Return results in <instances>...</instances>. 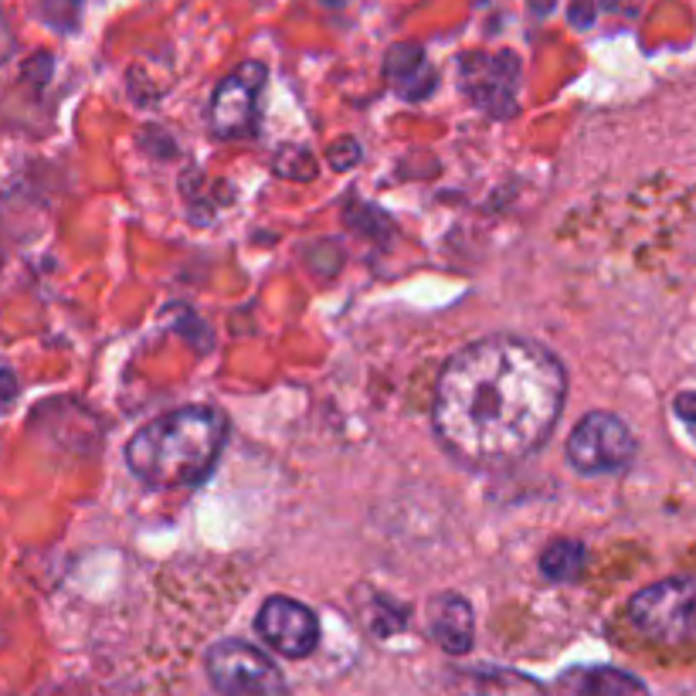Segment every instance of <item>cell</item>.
<instances>
[{
	"instance_id": "7a4b0ae2",
	"label": "cell",
	"mask_w": 696,
	"mask_h": 696,
	"mask_svg": "<svg viewBox=\"0 0 696 696\" xmlns=\"http://www.w3.org/2000/svg\"><path fill=\"white\" fill-rule=\"evenodd\" d=\"M225 438L228 421L218 408H177L130 438L126 466L150 486H197L214 469Z\"/></svg>"
},
{
	"instance_id": "5b68a950",
	"label": "cell",
	"mask_w": 696,
	"mask_h": 696,
	"mask_svg": "<svg viewBox=\"0 0 696 696\" xmlns=\"http://www.w3.org/2000/svg\"><path fill=\"white\" fill-rule=\"evenodd\" d=\"M635 438L622 418L612 411H591L574 425L567 438V459L584 476H601V472H618L632 462Z\"/></svg>"
},
{
	"instance_id": "3957f363",
	"label": "cell",
	"mask_w": 696,
	"mask_h": 696,
	"mask_svg": "<svg viewBox=\"0 0 696 696\" xmlns=\"http://www.w3.org/2000/svg\"><path fill=\"white\" fill-rule=\"evenodd\" d=\"M629 622L659 646H680L696 635V581L669 578L629 601Z\"/></svg>"
},
{
	"instance_id": "277c9868",
	"label": "cell",
	"mask_w": 696,
	"mask_h": 696,
	"mask_svg": "<svg viewBox=\"0 0 696 696\" xmlns=\"http://www.w3.org/2000/svg\"><path fill=\"white\" fill-rule=\"evenodd\" d=\"M204 666H208L211 686L221 696H289L279 666L242 639H221L218 646H211Z\"/></svg>"
},
{
	"instance_id": "ba28073f",
	"label": "cell",
	"mask_w": 696,
	"mask_h": 696,
	"mask_svg": "<svg viewBox=\"0 0 696 696\" xmlns=\"http://www.w3.org/2000/svg\"><path fill=\"white\" fill-rule=\"evenodd\" d=\"M255 629L279 656L306 659L309 652L320 646V622L309 612L303 601L292 598H269L255 615Z\"/></svg>"
},
{
	"instance_id": "8fae6325",
	"label": "cell",
	"mask_w": 696,
	"mask_h": 696,
	"mask_svg": "<svg viewBox=\"0 0 696 696\" xmlns=\"http://www.w3.org/2000/svg\"><path fill=\"white\" fill-rule=\"evenodd\" d=\"M384 75H388L391 89L408 102L428 99L438 85L435 68L428 65L425 51L418 45H394L384 58Z\"/></svg>"
},
{
	"instance_id": "7c38bea8",
	"label": "cell",
	"mask_w": 696,
	"mask_h": 696,
	"mask_svg": "<svg viewBox=\"0 0 696 696\" xmlns=\"http://www.w3.org/2000/svg\"><path fill=\"white\" fill-rule=\"evenodd\" d=\"M581 696H649L646 683L639 676L625 673V669L615 666H595L581 676L578 686Z\"/></svg>"
},
{
	"instance_id": "d6986e66",
	"label": "cell",
	"mask_w": 696,
	"mask_h": 696,
	"mask_svg": "<svg viewBox=\"0 0 696 696\" xmlns=\"http://www.w3.org/2000/svg\"><path fill=\"white\" fill-rule=\"evenodd\" d=\"M527 7L534 11L537 17H544V14H551L554 7H557V0H527Z\"/></svg>"
},
{
	"instance_id": "52a82bcc",
	"label": "cell",
	"mask_w": 696,
	"mask_h": 696,
	"mask_svg": "<svg viewBox=\"0 0 696 696\" xmlns=\"http://www.w3.org/2000/svg\"><path fill=\"white\" fill-rule=\"evenodd\" d=\"M265 65L262 62H245L218 85L208 109L211 133L221 140H235V136H248L255 130V116H259V96L265 89Z\"/></svg>"
},
{
	"instance_id": "4fadbf2b",
	"label": "cell",
	"mask_w": 696,
	"mask_h": 696,
	"mask_svg": "<svg viewBox=\"0 0 696 696\" xmlns=\"http://www.w3.org/2000/svg\"><path fill=\"white\" fill-rule=\"evenodd\" d=\"M581 567H584V544H578V540H554V544L540 554V571L554 581L578 578Z\"/></svg>"
},
{
	"instance_id": "8992f818",
	"label": "cell",
	"mask_w": 696,
	"mask_h": 696,
	"mask_svg": "<svg viewBox=\"0 0 696 696\" xmlns=\"http://www.w3.org/2000/svg\"><path fill=\"white\" fill-rule=\"evenodd\" d=\"M462 89L469 92L479 109L489 116L506 119L517 113V89H520V62L510 51H469L459 58Z\"/></svg>"
},
{
	"instance_id": "5bb4252c",
	"label": "cell",
	"mask_w": 696,
	"mask_h": 696,
	"mask_svg": "<svg viewBox=\"0 0 696 696\" xmlns=\"http://www.w3.org/2000/svg\"><path fill=\"white\" fill-rule=\"evenodd\" d=\"M41 14L55 31H75L79 28L82 0H41Z\"/></svg>"
},
{
	"instance_id": "e0dca14e",
	"label": "cell",
	"mask_w": 696,
	"mask_h": 696,
	"mask_svg": "<svg viewBox=\"0 0 696 696\" xmlns=\"http://www.w3.org/2000/svg\"><path fill=\"white\" fill-rule=\"evenodd\" d=\"M676 415L696 432V394H680V398H676Z\"/></svg>"
},
{
	"instance_id": "9c48e42d",
	"label": "cell",
	"mask_w": 696,
	"mask_h": 696,
	"mask_svg": "<svg viewBox=\"0 0 696 696\" xmlns=\"http://www.w3.org/2000/svg\"><path fill=\"white\" fill-rule=\"evenodd\" d=\"M428 635L442 646L449 656H462L472 649L476 639V622H472V608L462 595L442 591L428 601Z\"/></svg>"
},
{
	"instance_id": "ac0fdd59",
	"label": "cell",
	"mask_w": 696,
	"mask_h": 696,
	"mask_svg": "<svg viewBox=\"0 0 696 696\" xmlns=\"http://www.w3.org/2000/svg\"><path fill=\"white\" fill-rule=\"evenodd\" d=\"M639 4L642 0H605L608 11H622V14H635L639 11Z\"/></svg>"
},
{
	"instance_id": "30bf717a",
	"label": "cell",
	"mask_w": 696,
	"mask_h": 696,
	"mask_svg": "<svg viewBox=\"0 0 696 696\" xmlns=\"http://www.w3.org/2000/svg\"><path fill=\"white\" fill-rule=\"evenodd\" d=\"M449 683L459 696H547V690L537 680L517 673V669H500V666L455 669Z\"/></svg>"
},
{
	"instance_id": "ffe728a7",
	"label": "cell",
	"mask_w": 696,
	"mask_h": 696,
	"mask_svg": "<svg viewBox=\"0 0 696 696\" xmlns=\"http://www.w3.org/2000/svg\"><path fill=\"white\" fill-rule=\"evenodd\" d=\"M320 4H323V7H343L347 0H320Z\"/></svg>"
},
{
	"instance_id": "2e32d148",
	"label": "cell",
	"mask_w": 696,
	"mask_h": 696,
	"mask_svg": "<svg viewBox=\"0 0 696 696\" xmlns=\"http://www.w3.org/2000/svg\"><path fill=\"white\" fill-rule=\"evenodd\" d=\"M571 24L574 28H588L595 21V0H571Z\"/></svg>"
},
{
	"instance_id": "6da1fadb",
	"label": "cell",
	"mask_w": 696,
	"mask_h": 696,
	"mask_svg": "<svg viewBox=\"0 0 696 696\" xmlns=\"http://www.w3.org/2000/svg\"><path fill=\"white\" fill-rule=\"evenodd\" d=\"M567 374L551 350L523 337L462 347L438 374L435 435L472 469H506L551 438Z\"/></svg>"
},
{
	"instance_id": "9a60e30c",
	"label": "cell",
	"mask_w": 696,
	"mask_h": 696,
	"mask_svg": "<svg viewBox=\"0 0 696 696\" xmlns=\"http://www.w3.org/2000/svg\"><path fill=\"white\" fill-rule=\"evenodd\" d=\"M326 157H330L333 170L357 167V163H360V146H357V140H337L330 150H326Z\"/></svg>"
}]
</instances>
